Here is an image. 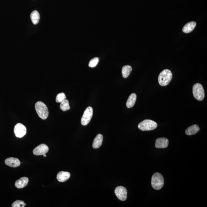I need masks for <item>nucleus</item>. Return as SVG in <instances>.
<instances>
[{"label":"nucleus","mask_w":207,"mask_h":207,"mask_svg":"<svg viewBox=\"0 0 207 207\" xmlns=\"http://www.w3.org/2000/svg\"><path fill=\"white\" fill-rule=\"evenodd\" d=\"M132 71V68L129 65H125L122 68V73L123 78H127L129 76Z\"/></svg>","instance_id":"obj_19"},{"label":"nucleus","mask_w":207,"mask_h":207,"mask_svg":"<svg viewBox=\"0 0 207 207\" xmlns=\"http://www.w3.org/2000/svg\"><path fill=\"white\" fill-rule=\"evenodd\" d=\"M49 150V147L47 145L41 144L34 149L33 153L35 155L37 156L44 155L47 153Z\"/></svg>","instance_id":"obj_9"},{"label":"nucleus","mask_w":207,"mask_h":207,"mask_svg":"<svg viewBox=\"0 0 207 207\" xmlns=\"http://www.w3.org/2000/svg\"><path fill=\"white\" fill-rule=\"evenodd\" d=\"M14 133L17 138H22L26 133V127L22 124L18 123L15 126Z\"/></svg>","instance_id":"obj_7"},{"label":"nucleus","mask_w":207,"mask_h":207,"mask_svg":"<svg viewBox=\"0 0 207 207\" xmlns=\"http://www.w3.org/2000/svg\"><path fill=\"white\" fill-rule=\"evenodd\" d=\"M93 109L92 107H87L81 119V124L84 126L87 125L90 122L93 115Z\"/></svg>","instance_id":"obj_6"},{"label":"nucleus","mask_w":207,"mask_h":207,"mask_svg":"<svg viewBox=\"0 0 207 207\" xmlns=\"http://www.w3.org/2000/svg\"><path fill=\"white\" fill-rule=\"evenodd\" d=\"M115 194L117 198L121 201H124L126 200L127 191L125 187L122 186L117 187L115 189Z\"/></svg>","instance_id":"obj_8"},{"label":"nucleus","mask_w":207,"mask_h":207,"mask_svg":"<svg viewBox=\"0 0 207 207\" xmlns=\"http://www.w3.org/2000/svg\"><path fill=\"white\" fill-rule=\"evenodd\" d=\"M29 181V178L27 177H22L16 180L15 183V186L16 188L19 189L24 188L27 186Z\"/></svg>","instance_id":"obj_12"},{"label":"nucleus","mask_w":207,"mask_h":207,"mask_svg":"<svg viewBox=\"0 0 207 207\" xmlns=\"http://www.w3.org/2000/svg\"><path fill=\"white\" fill-rule=\"evenodd\" d=\"M40 18V14L37 11H34L32 12L31 15V18L32 23L34 25H36L39 23Z\"/></svg>","instance_id":"obj_18"},{"label":"nucleus","mask_w":207,"mask_h":207,"mask_svg":"<svg viewBox=\"0 0 207 207\" xmlns=\"http://www.w3.org/2000/svg\"><path fill=\"white\" fill-rule=\"evenodd\" d=\"M172 78L171 71L168 69H165L160 73L159 75L158 81L160 85L165 87L169 83Z\"/></svg>","instance_id":"obj_1"},{"label":"nucleus","mask_w":207,"mask_h":207,"mask_svg":"<svg viewBox=\"0 0 207 207\" xmlns=\"http://www.w3.org/2000/svg\"><path fill=\"white\" fill-rule=\"evenodd\" d=\"M60 108L64 111H65L70 109V106L69 105L68 101L67 99H65L62 102H61L60 105Z\"/></svg>","instance_id":"obj_20"},{"label":"nucleus","mask_w":207,"mask_h":207,"mask_svg":"<svg viewBox=\"0 0 207 207\" xmlns=\"http://www.w3.org/2000/svg\"><path fill=\"white\" fill-rule=\"evenodd\" d=\"M157 127V124L154 121L146 119L142 121L138 125V128L142 131H150L155 129Z\"/></svg>","instance_id":"obj_4"},{"label":"nucleus","mask_w":207,"mask_h":207,"mask_svg":"<svg viewBox=\"0 0 207 207\" xmlns=\"http://www.w3.org/2000/svg\"><path fill=\"white\" fill-rule=\"evenodd\" d=\"M164 180L163 176L159 173H156L152 178L151 184L152 187L156 190H159L163 186Z\"/></svg>","instance_id":"obj_3"},{"label":"nucleus","mask_w":207,"mask_h":207,"mask_svg":"<svg viewBox=\"0 0 207 207\" xmlns=\"http://www.w3.org/2000/svg\"><path fill=\"white\" fill-rule=\"evenodd\" d=\"M46 156H47V155H46V154H44V157H46Z\"/></svg>","instance_id":"obj_24"},{"label":"nucleus","mask_w":207,"mask_h":207,"mask_svg":"<svg viewBox=\"0 0 207 207\" xmlns=\"http://www.w3.org/2000/svg\"><path fill=\"white\" fill-rule=\"evenodd\" d=\"M5 163L7 165L13 168H16L21 165V162L18 158L10 157L7 158L5 161Z\"/></svg>","instance_id":"obj_11"},{"label":"nucleus","mask_w":207,"mask_h":207,"mask_svg":"<svg viewBox=\"0 0 207 207\" xmlns=\"http://www.w3.org/2000/svg\"><path fill=\"white\" fill-rule=\"evenodd\" d=\"M200 128L198 125H193L187 128L185 133L187 135H195L199 131Z\"/></svg>","instance_id":"obj_15"},{"label":"nucleus","mask_w":207,"mask_h":207,"mask_svg":"<svg viewBox=\"0 0 207 207\" xmlns=\"http://www.w3.org/2000/svg\"><path fill=\"white\" fill-rule=\"evenodd\" d=\"M35 109L38 115L43 120L47 119L49 116V110L44 102L38 101L35 104Z\"/></svg>","instance_id":"obj_2"},{"label":"nucleus","mask_w":207,"mask_h":207,"mask_svg":"<svg viewBox=\"0 0 207 207\" xmlns=\"http://www.w3.org/2000/svg\"><path fill=\"white\" fill-rule=\"evenodd\" d=\"M196 25V23L195 21L188 22L184 26L182 29L183 32L185 33H189L193 31Z\"/></svg>","instance_id":"obj_16"},{"label":"nucleus","mask_w":207,"mask_h":207,"mask_svg":"<svg viewBox=\"0 0 207 207\" xmlns=\"http://www.w3.org/2000/svg\"><path fill=\"white\" fill-rule=\"evenodd\" d=\"M66 99V97L64 93H59L58 94L56 97V101L58 103H61L63 101Z\"/></svg>","instance_id":"obj_21"},{"label":"nucleus","mask_w":207,"mask_h":207,"mask_svg":"<svg viewBox=\"0 0 207 207\" xmlns=\"http://www.w3.org/2000/svg\"><path fill=\"white\" fill-rule=\"evenodd\" d=\"M136 99V94L135 93L131 94L127 99L126 102V106L127 108H130L133 107L134 105Z\"/></svg>","instance_id":"obj_17"},{"label":"nucleus","mask_w":207,"mask_h":207,"mask_svg":"<svg viewBox=\"0 0 207 207\" xmlns=\"http://www.w3.org/2000/svg\"><path fill=\"white\" fill-rule=\"evenodd\" d=\"M99 62V59L97 57H95L92 59L89 62V66L91 68H94L97 66Z\"/></svg>","instance_id":"obj_23"},{"label":"nucleus","mask_w":207,"mask_h":207,"mask_svg":"<svg viewBox=\"0 0 207 207\" xmlns=\"http://www.w3.org/2000/svg\"><path fill=\"white\" fill-rule=\"evenodd\" d=\"M103 137L101 134H97L95 137L92 143V147L95 149L98 148L101 146L103 142Z\"/></svg>","instance_id":"obj_14"},{"label":"nucleus","mask_w":207,"mask_h":207,"mask_svg":"<svg viewBox=\"0 0 207 207\" xmlns=\"http://www.w3.org/2000/svg\"><path fill=\"white\" fill-rule=\"evenodd\" d=\"M169 140L168 139L162 137L159 138L156 140L155 147L157 148H166L168 146Z\"/></svg>","instance_id":"obj_10"},{"label":"nucleus","mask_w":207,"mask_h":207,"mask_svg":"<svg viewBox=\"0 0 207 207\" xmlns=\"http://www.w3.org/2000/svg\"><path fill=\"white\" fill-rule=\"evenodd\" d=\"M70 177V174L68 172L61 171L57 175V178L58 181L64 182L67 181Z\"/></svg>","instance_id":"obj_13"},{"label":"nucleus","mask_w":207,"mask_h":207,"mask_svg":"<svg viewBox=\"0 0 207 207\" xmlns=\"http://www.w3.org/2000/svg\"><path fill=\"white\" fill-rule=\"evenodd\" d=\"M193 93L194 97L196 100L203 101L205 98V90L203 86L200 83L194 84L193 87Z\"/></svg>","instance_id":"obj_5"},{"label":"nucleus","mask_w":207,"mask_h":207,"mask_svg":"<svg viewBox=\"0 0 207 207\" xmlns=\"http://www.w3.org/2000/svg\"><path fill=\"white\" fill-rule=\"evenodd\" d=\"M26 204L24 201L20 200H16L13 203L12 207H24L26 206Z\"/></svg>","instance_id":"obj_22"}]
</instances>
